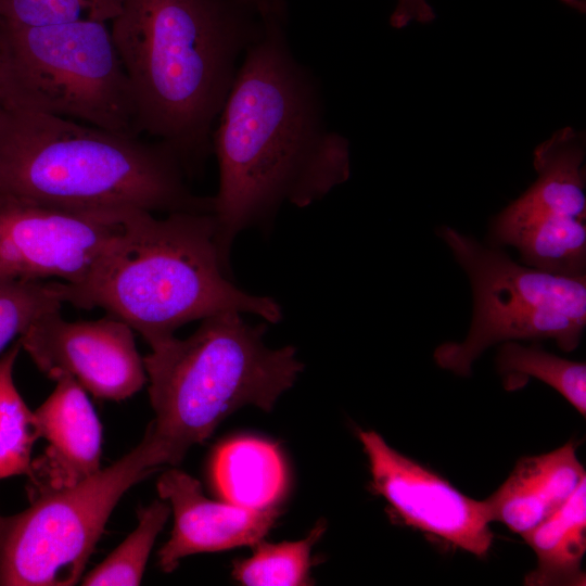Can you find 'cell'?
<instances>
[{
    "mask_svg": "<svg viewBox=\"0 0 586 586\" xmlns=\"http://www.w3.org/2000/svg\"><path fill=\"white\" fill-rule=\"evenodd\" d=\"M284 23L265 21L245 50L212 135L216 241L229 268L240 233L268 229L283 205L309 206L351 175L348 141L329 129L319 82Z\"/></svg>",
    "mask_w": 586,
    "mask_h": 586,
    "instance_id": "6da1fadb",
    "label": "cell"
},
{
    "mask_svg": "<svg viewBox=\"0 0 586 586\" xmlns=\"http://www.w3.org/2000/svg\"><path fill=\"white\" fill-rule=\"evenodd\" d=\"M264 24L239 0H123L110 23L135 99L136 135L169 145L188 178L212 154L239 63Z\"/></svg>",
    "mask_w": 586,
    "mask_h": 586,
    "instance_id": "7a4b0ae2",
    "label": "cell"
},
{
    "mask_svg": "<svg viewBox=\"0 0 586 586\" xmlns=\"http://www.w3.org/2000/svg\"><path fill=\"white\" fill-rule=\"evenodd\" d=\"M162 141L0 104V195L80 209L213 213Z\"/></svg>",
    "mask_w": 586,
    "mask_h": 586,
    "instance_id": "3957f363",
    "label": "cell"
},
{
    "mask_svg": "<svg viewBox=\"0 0 586 586\" xmlns=\"http://www.w3.org/2000/svg\"><path fill=\"white\" fill-rule=\"evenodd\" d=\"M216 241L213 213L174 212L158 218L132 209L124 233L90 277L66 283V303L100 307L154 347L186 323L221 311L282 319L279 303L238 288Z\"/></svg>",
    "mask_w": 586,
    "mask_h": 586,
    "instance_id": "277c9868",
    "label": "cell"
},
{
    "mask_svg": "<svg viewBox=\"0 0 586 586\" xmlns=\"http://www.w3.org/2000/svg\"><path fill=\"white\" fill-rule=\"evenodd\" d=\"M266 323L251 324L239 311L201 320L186 339L175 335L143 357L155 415L148 426L166 464L176 466L237 409L265 411L296 381L303 364L295 347L270 348Z\"/></svg>",
    "mask_w": 586,
    "mask_h": 586,
    "instance_id": "5b68a950",
    "label": "cell"
},
{
    "mask_svg": "<svg viewBox=\"0 0 586 586\" xmlns=\"http://www.w3.org/2000/svg\"><path fill=\"white\" fill-rule=\"evenodd\" d=\"M0 104L136 135L132 90L104 22L0 21Z\"/></svg>",
    "mask_w": 586,
    "mask_h": 586,
    "instance_id": "8992f818",
    "label": "cell"
},
{
    "mask_svg": "<svg viewBox=\"0 0 586 586\" xmlns=\"http://www.w3.org/2000/svg\"><path fill=\"white\" fill-rule=\"evenodd\" d=\"M467 273L473 317L461 342L433 353L442 369L469 377L491 346L511 341L551 340L574 351L586 326V277H562L514 262L499 246L485 245L449 226L436 231Z\"/></svg>",
    "mask_w": 586,
    "mask_h": 586,
    "instance_id": "52a82bcc",
    "label": "cell"
},
{
    "mask_svg": "<svg viewBox=\"0 0 586 586\" xmlns=\"http://www.w3.org/2000/svg\"><path fill=\"white\" fill-rule=\"evenodd\" d=\"M163 466L165 459L146 431L137 447L110 467L31 499L26 510L4 518L0 585L77 584L119 499Z\"/></svg>",
    "mask_w": 586,
    "mask_h": 586,
    "instance_id": "ba28073f",
    "label": "cell"
},
{
    "mask_svg": "<svg viewBox=\"0 0 586 586\" xmlns=\"http://www.w3.org/2000/svg\"><path fill=\"white\" fill-rule=\"evenodd\" d=\"M0 195V276L81 285L124 233L130 212Z\"/></svg>",
    "mask_w": 586,
    "mask_h": 586,
    "instance_id": "9c48e42d",
    "label": "cell"
},
{
    "mask_svg": "<svg viewBox=\"0 0 586 586\" xmlns=\"http://www.w3.org/2000/svg\"><path fill=\"white\" fill-rule=\"evenodd\" d=\"M369 462L371 489L405 525L445 544L484 557L494 534L485 504L391 447L375 431H359Z\"/></svg>",
    "mask_w": 586,
    "mask_h": 586,
    "instance_id": "30bf717a",
    "label": "cell"
},
{
    "mask_svg": "<svg viewBox=\"0 0 586 586\" xmlns=\"http://www.w3.org/2000/svg\"><path fill=\"white\" fill-rule=\"evenodd\" d=\"M17 340L47 377L69 375L97 398L124 400L148 382L133 330L109 314L95 320L68 321L61 310L52 311Z\"/></svg>",
    "mask_w": 586,
    "mask_h": 586,
    "instance_id": "8fae6325",
    "label": "cell"
},
{
    "mask_svg": "<svg viewBox=\"0 0 586 586\" xmlns=\"http://www.w3.org/2000/svg\"><path fill=\"white\" fill-rule=\"evenodd\" d=\"M585 136L562 128L534 152L535 182L492 221L489 244L570 234L586 229Z\"/></svg>",
    "mask_w": 586,
    "mask_h": 586,
    "instance_id": "7c38bea8",
    "label": "cell"
},
{
    "mask_svg": "<svg viewBox=\"0 0 586 586\" xmlns=\"http://www.w3.org/2000/svg\"><path fill=\"white\" fill-rule=\"evenodd\" d=\"M157 492L174 513L170 538L158 551L164 572L174 571L187 556L255 546L279 514L276 507L254 510L212 500L204 496L198 480L178 469L160 476Z\"/></svg>",
    "mask_w": 586,
    "mask_h": 586,
    "instance_id": "4fadbf2b",
    "label": "cell"
},
{
    "mask_svg": "<svg viewBox=\"0 0 586 586\" xmlns=\"http://www.w3.org/2000/svg\"><path fill=\"white\" fill-rule=\"evenodd\" d=\"M53 381L54 390L34 411L47 447L31 461L29 500L72 487L100 470L102 425L88 393L69 375Z\"/></svg>",
    "mask_w": 586,
    "mask_h": 586,
    "instance_id": "5bb4252c",
    "label": "cell"
},
{
    "mask_svg": "<svg viewBox=\"0 0 586 586\" xmlns=\"http://www.w3.org/2000/svg\"><path fill=\"white\" fill-rule=\"evenodd\" d=\"M586 480L573 442L520 458L506 481L484 499L488 519L523 536L557 510Z\"/></svg>",
    "mask_w": 586,
    "mask_h": 586,
    "instance_id": "9a60e30c",
    "label": "cell"
},
{
    "mask_svg": "<svg viewBox=\"0 0 586 586\" xmlns=\"http://www.w3.org/2000/svg\"><path fill=\"white\" fill-rule=\"evenodd\" d=\"M212 472L225 501L247 509L276 507L286 486L278 446L256 437H237L221 444L214 455Z\"/></svg>",
    "mask_w": 586,
    "mask_h": 586,
    "instance_id": "2e32d148",
    "label": "cell"
},
{
    "mask_svg": "<svg viewBox=\"0 0 586 586\" xmlns=\"http://www.w3.org/2000/svg\"><path fill=\"white\" fill-rule=\"evenodd\" d=\"M522 537L537 560L536 568L525 575L524 585L584 586L586 480L559 510Z\"/></svg>",
    "mask_w": 586,
    "mask_h": 586,
    "instance_id": "e0dca14e",
    "label": "cell"
},
{
    "mask_svg": "<svg viewBox=\"0 0 586 586\" xmlns=\"http://www.w3.org/2000/svg\"><path fill=\"white\" fill-rule=\"evenodd\" d=\"M496 365L506 390L514 391L535 378L559 392L583 417L586 416V365L549 353L537 345L517 341L500 346Z\"/></svg>",
    "mask_w": 586,
    "mask_h": 586,
    "instance_id": "ac0fdd59",
    "label": "cell"
},
{
    "mask_svg": "<svg viewBox=\"0 0 586 586\" xmlns=\"http://www.w3.org/2000/svg\"><path fill=\"white\" fill-rule=\"evenodd\" d=\"M18 340L0 355V480L28 475L39 438L31 411L14 382Z\"/></svg>",
    "mask_w": 586,
    "mask_h": 586,
    "instance_id": "d6986e66",
    "label": "cell"
},
{
    "mask_svg": "<svg viewBox=\"0 0 586 586\" xmlns=\"http://www.w3.org/2000/svg\"><path fill=\"white\" fill-rule=\"evenodd\" d=\"M326 531L319 521L307 537L278 544L260 540L253 555L234 562L232 576L246 586H305L310 577L311 549Z\"/></svg>",
    "mask_w": 586,
    "mask_h": 586,
    "instance_id": "ffe728a7",
    "label": "cell"
},
{
    "mask_svg": "<svg viewBox=\"0 0 586 586\" xmlns=\"http://www.w3.org/2000/svg\"><path fill=\"white\" fill-rule=\"evenodd\" d=\"M170 514L169 504L154 500L138 513L137 527L101 563L81 578L86 586H137L153 545Z\"/></svg>",
    "mask_w": 586,
    "mask_h": 586,
    "instance_id": "44dd1931",
    "label": "cell"
},
{
    "mask_svg": "<svg viewBox=\"0 0 586 586\" xmlns=\"http://www.w3.org/2000/svg\"><path fill=\"white\" fill-rule=\"evenodd\" d=\"M66 292L62 281L0 276V355L39 318L61 310Z\"/></svg>",
    "mask_w": 586,
    "mask_h": 586,
    "instance_id": "7402d4cb",
    "label": "cell"
},
{
    "mask_svg": "<svg viewBox=\"0 0 586 586\" xmlns=\"http://www.w3.org/2000/svg\"><path fill=\"white\" fill-rule=\"evenodd\" d=\"M123 0H0V21L42 26L78 21L111 23Z\"/></svg>",
    "mask_w": 586,
    "mask_h": 586,
    "instance_id": "603a6c76",
    "label": "cell"
},
{
    "mask_svg": "<svg viewBox=\"0 0 586 586\" xmlns=\"http://www.w3.org/2000/svg\"><path fill=\"white\" fill-rule=\"evenodd\" d=\"M435 14L426 0H397L390 17L394 28H403L411 22L430 23Z\"/></svg>",
    "mask_w": 586,
    "mask_h": 586,
    "instance_id": "cb8c5ba5",
    "label": "cell"
},
{
    "mask_svg": "<svg viewBox=\"0 0 586 586\" xmlns=\"http://www.w3.org/2000/svg\"><path fill=\"white\" fill-rule=\"evenodd\" d=\"M263 20H281L286 18V2L285 0H239Z\"/></svg>",
    "mask_w": 586,
    "mask_h": 586,
    "instance_id": "d4e9b609",
    "label": "cell"
},
{
    "mask_svg": "<svg viewBox=\"0 0 586 586\" xmlns=\"http://www.w3.org/2000/svg\"><path fill=\"white\" fill-rule=\"evenodd\" d=\"M4 518H5V517H2V515L0 514V538H1L2 530H3Z\"/></svg>",
    "mask_w": 586,
    "mask_h": 586,
    "instance_id": "484cf974",
    "label": "cell"
}]
</instances>
